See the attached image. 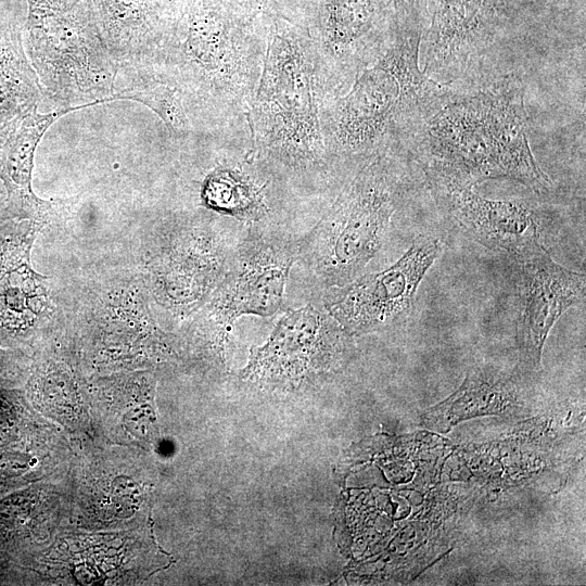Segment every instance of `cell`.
<instances>
[{"label":"cell","instance_id":"cell-1","mask_svg":"<svg viewBox=\"0 0 586 586\" xmlns=\"http://www.w3.org/2000/svg\"><path fill=\"white\" fill-rule=\"evenodd\" d=\"M424 27L396 17L388 37L342 91L327 94L320 122L332 165L356 167L385 152L408 153L428 120L455 94L418 65Z\"/></svg>","mask_w":586,"mask_h":586},{"label":"cell","instance_id":"cell-2","mask_svg":"<svg viewBox=\"0 0 586 586\" xmlns=\"http://www.w3.org/2000/svg\"><path fill=\"white\" fill-rule=\"evenodd\" d=\"M522 80L512 74L469 93H456L425 124L408 150L434 189L475 187L488 179L517 181L536 193L551 180L527 138Z\"/></svg>","mask_w":586,"mask_h":586},{"label":"cell","instance_id":"cell-3","mask_svg":"<svg viewBox=\"0 0 586 586\" xmlns=\"http://www.w3.org/2000/svg\"><path fill=\"white\" fill-rule=\"evenodd\" d=\"M267 27L244 21L221 0H183L156 61L175 79L194 127L245 123L262 74Z\"/></svg>","mask_w":586,"mask_h":586},{"label":"cell","instance_id":"cell-4","mask_svg":"<svg viewBox=\"0 0 586 586\" xmlns=\"http://www.w3.org/2000/svg\"><path fill=\"white\" fill-rule=\"evenodd\" d=\"M324 95L323 76L305 27L272 18L262 74L245 112L252 150L264 165L293 176L333 166L320 122Z\"/></svg>","mask_w":586,"mask_h":586},{"label":"cell","instance_id":"cell-5","mask_svg":"<svg viewBox=\"0 0 586 586\" xmlns=\"http://www.w3.org/2000/svg\"><path fill=\"white\" fill-rule=\"evenodd\" d=\"M408 157L385 152L356 166L317 225L297 241V260L329 288L357 278L379 251L405 193Z\"/></svg>","mask_w":586,"mask_h":586},{"label":"cell","instance_id":"cell-6","mask_svg":"<svg viewBox=\"0 0 586 586\" xmlns=\"http://www.w3.org/2000/svg\"><path fill=\"white\" fill-rule=\"evenodd\" d=\"M23 43L56 110L110 102L117 65L87 0H28Z\"/></svg>","mask_w":586,"mask_h":586},{"label":"cell","instance_id":"cell-7","mask_svg":"<svg viewBox=\"0 0 586 586\" xmlns=\"http://www.w3.org/2000/svg\"><path fill=\"white\" fill-rule=\"evenodd\" d=\"M296 260L297 241L271 230L250 231L230 257L209 307L208 321L218 346L225 344L239 317H269L282 308Z\"/></svg>","mask_w":586,"mask_h":586},{"label":"cell","instance_id":"cell-8","mask_svg":"<svg viewBox=\"0 0 586 586\" xmlns=\"http://www.w3.org/2000/svg\"><path fill=\"white\" fill-rule=\"evenodd\" d=\"M352 336L324 307L289 310L266 343L252 349L241 375L265 384L301 385L336 369L352 349Z\"/></svg>","mask_w":586,"mask_h":586},{"label":"cell","instance_id":"cell-9","mask_svg":"<svg viewBox=\"0 0 586 586\" xmlns=\"http://www.w3.org/2000/svg\"><path fill=\"white\" fill-rule=\"evenodd\" d=\"M396 22L391 0H315L305 27L326 95L345 89L378 53Z\"/></svg>","mask_w":586,"mask_h":586},{"label":"cell","instance_id":"cell-10","mask_svg":"<svg viewBox=\"0 0 586 586\" xmlns=\"http://www.w3.org/2000/svg\"><path fill=\"white\" fill-rule=\"evenodd\" d=\"M443 250L434 237H418L388 268L329 288L324 309L352 335L373 332L406 320L420 285Z\"/></svg>","mask_w":586,"mask_h":586},{"label":"cell","instance_id":"cell-11","mask_svg":"<svg viewBox=\"0 0 586 586\" xmlns=\"http://www.w3.org/2000/svg\"><path fill=\"white\" fill-rule=\"evenodd\" d=\"M518 296L517 343L525 368L538 370L547 336L556 321L585 297V273L551 257L539 240L512 256Z\"/></svg>","mask_w":586,"mask_h":586},{"label":"cell","instance_id":"cell-12","mask_svg":"<svg viewBox=\"0 0 586 586\" xmlns=\"http://www.w3.org/2000/svg\"><path fill=\"white\" fill-rule=\"evenodd\" d=\"M508 0H430L423 31V72L450 84L480 63L495 42Z\"/></svg>","mask_w":586,"mask_h":586},{"label":"cell","instance_id":"cell-13","mask_svg":"<svg viewBox=\"0 0 586 586\" xmlns=\"http://www.w3.org/2000/svg\"><path fill=\"white\" fill-rule=\"evenodd\" d=\"M116 65L154 62L181 13L183 0H87Z\"/></svg>","mask_w":586,"mask_h":586},{"label":"cell","instance_id":"cell-14","mask_svg":"<svg viewBox=\"0 0 586 586\" xmlns=\"http://www.w3.org/2000/svg\"><path fill=\"white\" fill-rule=\"evenodd\" d=\"M435 191L469 237L491 250L514 256L539 240L534 214L522 204L482 198L473 187Z\"/></svg>","mask_w":586,"mask_h":586},{"label":"cell","instance_id":"cell-15","mask_svg":"<svg viewBox=\"0 0 586 586\" xmlns=\"http://www.w3.org/2000/svg\"><path fill=\"white\" fill-rule=\"evenodd\" d=\"M77 109L36 112L10 132L0 150V179L7 190L3 209L11 217H36L47 212L48 204L31 190L36 149L49 127L63 115Z\"/></svg>","mask_w":586,"mask_h":586},{"label":"cell","instance_id":"cell-16","mask_svg":"<svg viewBox=\"0 0 586 586\" xmlns=\"http://www.w3.org/2000/svg\"><path fill=\"white\" fill-rule=\"evenodd\" d=\"M116 100L136 101L148 106L173 137L188 138L193 131L180 88L157 62L117 66L110 101Z\"/></svg>","mask_w":586,"mask_h":586},{"label":"cell","instance_id":"cell-17","mask_svg":"<svg viewBox=\"0 0 586 586\" xmlns=\"http://www.w3.org/2000/svg\"><path fill=\"white\" fill-rule=\"evenodd\" d=\"M520 379L493 367L471 369L462 384L444 402L425 412L433 428L450 426L476 415H494L520 400Z\"/></svg>","mask_w":586,"mask_h":586},{"label":"cell","instance_id":"cell-18","mask_svg":"<svg viewBox=\"0 0 586 586\" xmlns=\"http://www.w3.org/2000/svg\"><path fill=\"white\" fill-rule=\"evenodd\" d=\"M43 99L18 30L0 26V136L7 137Z\"/></svg>","mask_w":586,"mask_h":586},{"label":"cell","instance_id":"cell-19","mask_svg":"<svg viewBox=\"0 0 586 586\" xmlns=\"http://www.w3.org/2000/svg\"><path fill=\"white\" fill-rule=\"evenodd\" d=\"M230 161L215 167L204 179L201 198L205 206L235 219L258 222L270 213L268 183L250 168V161Z\"/></svg>","mask_w":586,"mask_h":586},{"label":"cell","instance_id":"cell-20","mask_svg":"<svg viewBox=\"0 0 586 586\" xmlns=\"http://www.w3.org/2000/svg\"><path fill=\"white\" fill-rule=\"evenodd\" d=\"M225 5L246 22L266 27L275 17L286 16L288 0H221Z\"/></svg>","mask_w":586,"mask_h":586},{"label":"cell","instance_id":"cell-21","mask_svg":"<svg viewBox=\"0 0 586 586\" xmlns=\"http://www.w3.org/2000/svg\"><path fill=\"white\" fill-rule=\"evenodd\" d=\"M3 205H0V277L23 255L26 235L24 228L13 224Z\"/></svg>","mask_w":586,"mask_h":586},{"label":"cell","instance_id":"cell-22","mask_svg":"<svg viewBox=\"0 0 586 586\" xmlns=\"http://www.w3.org/2000/svg\"><path fill=\"white\" fill-rule=\"evenodd\" d=\"M139 502L140 493L136 482L127 476L114 480L111 486V504L117 517L132 515L138 509Z\"/></svg>","mask_w":586,"mask_h":586},{"label":"cell","instance_id":"cell-23","mask_svg":"<svg viewBox=\"0 0 586 586\" xmlns=\"http://www.w3.org/2000/svg\"><path fill=\"white\" fill-rule=\"evenodd\" d=\"M154 423L155 415L149 405L131 409L124 418L125 429L139 438L151 435Z\"/></svg>","mask_w":586,"mask_h":586},{"label":"cell","instance_id":"cell-24","mask_svg":"<svg viewBox=\"0 0 586 586\" xmlns=\"http://www.w3.org/2000/svg\"><path fill=\"white\" fill-rule=\"evenodd\" d=\"M430 0H391L396 17L426 27Z\"/></svg>","mask_w":586,"mask_h":586},{"label":"cell","instance_id":"cell-25","mask_svg":"<svg viewBox=\"0 0 586 586\" xmlns=\"http://www.w3.org/2000/svg\"><path fill=\"white\" fill-rule=\"evenodd\" d=\"M3 141H4V137L0 136V150H1Z\"/></svg>","mask_w":586,"mask_h":586}]
</instances>
